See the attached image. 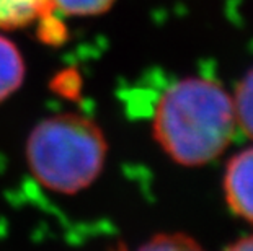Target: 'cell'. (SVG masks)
<instances>
[{"label": "cell", "instance_id": "3957f363", "mask_svg": "<svg viewBox=\"0 0 253 251\" xmlns=\"http://www.w3.org/2000/svg\"><path fill=\"white\" fill-rule=\"evenodd\" d=\"M35 28L44 44L59 46L66 41V26L52 0H0V31Z\"/></svg>", "mask_w": 253, "mask_h": 251}, {"label": "cell", "instance_id": "7a4b0ae2", "mask_svg": "<svg viewBox=\"0 0 253 251\" xmlns=\"http://www.w3.org/2000/svg\"><path fill=\"white\" fill-rule=\"evenodd\" d=\"M110 143L100 122L79 111L42 117L23 143L26 170L42 189L56 196H79L103 175Z\"/></svg>", "mask_w": 253, "mask_h": 251}, {"label": "cell", "instance_id": "6da1fadb", "mask_svg": "<svg viewBox=\"0 0 253 251\" xmlns=\"http://www.w3.org/2000/svg\"><path fill=\"white\" fill-rule=\"evenodd\" d=\"M237 129L232 97L214 80L186 77L170 85L155 103L152 137L181 167L217 158Z\"/></svg>", "mask_w": 253, "mask_h": 251}, {"label": "cell", "instance_id": "277c9868", "mask_svg": "<svg viewBox=\"0 0 253 251\" xmlns=\"http://www.w3.org/2000/svg\"><path fill=\"white\" fill-rule=\"evenodd\" d=\"M224 193L230 211L253 223V147L229 160L224 175Z\"/></svg>", "mask_w": 253, "mask_h": 251}, {"label": "cell", "instance_id": "ba28073f", "mask_svg": "<svg viewBox=\"0 0 253 251\" xmlns=\"http://www.w3.org/2000/svg\"><path fill=\"white\" fill-rule=\"evenodd\" d=\"M137 251H204L201 245L186 233H157L144 242Z\"/></svg>", "mask_w": 253, "mask_h": 251}, {"label": "cell", "instance_id": "9c48e42d", "mask_svg": "<svg viewBox=\"0 0 253 251\" xmlns=\"http://www.w3.org/2000/svg\"><path fill=\"white\" fill-rule=\"evenodd\" d=\"M225 251H253V233L249 235V237L237 240L235 243L225 248Z\"/></svg>", "mask_w": 253, "mask_h": 251}, {"label": "cell", "instance_id": "52a82bcc", "mask_svg": "<svg viewBox=\"0 0 253 251\" xmlns=\"http://www.w3.org/2000/svg\"><path fill=\"white\" fill-rule=\"evenodd\" d=\"M62 18H90L106 13L116 0H52Z\"/></svg>", "mask_w": 253, "mask_h": 251}, {"label": "cell", "instance_id": "8992f818", "mask_svg": "<svg viewBox=\"0 0 253 251\" xmlns=\"http://www.w3.org/2000/svg\"><path fill=\"white\" fill-rule=\"evenodd\" d=\"M232 101L237 126L253 141V69H250L237 85Z\"/></svg>", "mask_w": 253, "mask_h": 251}, {"label": "cell", "instance_id": "5b68a950", "mask_svg": "<svg viewBox=\"0 0 253 251\" xmlns=\"http://www.w3.org/2000/svg\"><path fill=\"white\" fill-rule=\"evenodd\" d=\"M26 78V62L17 42L0 31V105L17 95Z\"/></svg>", "mask_w": 253, "mask_h": 251}]
</instances>
